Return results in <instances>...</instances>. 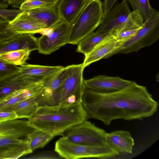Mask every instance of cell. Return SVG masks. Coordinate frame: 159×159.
<instances>
[{"instance_id": "6da1fadb", "label": "cell", "mask_w": 159, "mask_h": 159, "mask_svg": "<svg viewBox=\"0 0 159 159\" xmlns=\"http://www.w3.org/2000/svg\"><path fill=\"white\" fill-rule=\"evenodd\" d=\"M81 103L88 118L109 125L113 120H143L156 112L158 102L146 87L132 81L119 90L100 93L85 87Z\"/></svg>"}, {"instance_id": "7a4b0ae2", "label": "cell", "mask_w": 159, "mask_h": 159, "mask_svg": "<svg viewBox=\"0 0 159 159\" xmlns=\"http://www.w3.org/2000/svg\"><path fill=\"white\" fill-rule=\"evenodd\" d=\"M88 119L81 102H77L66 107H38L28 120L36 129L57 136Z\"/></svg>"}, {"instance_id": "3957f363", "label": "cell", "mask_w": 159, "mask_h": 159, "mask_svg": "<svg viewBox=\"0 0 159 159\" xmlns=\"http://www.w3.org/2000/svg\"><path fill=\"white\" fill-rule=\"evenodd\" d=\"M35 129L25 119L0 123V159H16L32 153L27 137Z\"/></svg>"}, {"instance_id": "277c9868", "label": "cell", "mask_w": 159, "mask_h": 159, "mask_svg": "<svg viewBox=\"0 0 159 159\" xmlns=\"http://www.w3.org/2000/svg\"><path fill=\"white\" fill-rule=\"evenodd\" d=\"M104 17L102 2L101 0H89L71 26L68 43L77 44L82 39L94 32Z\"/></svg>"}, {"instance_id": "5b68a950", "label": "cell", "mask_w": 159, "mask_h": 159, "mask_svg": "<svg viewBox=\"0 0 159 159\" xmlns=\"http://www.w3.org/2000/svg\"><path fill=\"white\" fill-rule=\"evenodd\" d=\"M159 38V12L152 7L148 18L136 34L121 43L109 54V57L117 53L126 54L137 52L156 42Z\"/></svg>"}, {"instance_id": "8992f818", "label": "cell", "mask_w": 159, "mask_h": 159, "mask_svg": "<svg viewBox=\"0 0 159 159\" xmlns=\"http://www.w3.org/2000/svg\"><path fill=\"white\" fill-rule=\"evenodd\" d=\"M54 151L62 158L67 159H109L116 157L120 154L105 144L91 146L78 144L64 136L56 141Z\"/></svg>"}, {"instance_id": "52a82bcc", "label": "cell", "mask_w": 159, "mask_h": 159, "mask_svg": "<svg viewBox=\"0 0 159 159\" xmlns=\"http://www.w3.org/2000/svg\"><path fill=\"white\" fill-rule=\"evenodd\" d=\"M67 76L57 93L59 105L66 107L81 102L85 88L84 83L83 64L72 65L65 67Z\"/></svg>"}, {"instance_id": "ba28073f", "label": "cell", "mask_w": 159, "mask_h": 159, "mask_svg": "<svg viewBox=\"0 0 159 159\" xmlns=\"http://www.w3.org/2000/svg\"><path fill=\"white\" fill-rule=\"evenodd\" d=\"M106 131L85 120L66 130L62 135L71 141L78 144L91 146L104 145Z\"/></svg>"}, {"instance_id": "9c48e42d", "label": "cell", "mask_w": 159, "mask_h": 159, "mask_svg": "<svg viewBox=\"0 0 159 159\" xmlns=\"http://www.w3.org/2000/svg\"><path fill=\"white\" fill-rule=\"evenodd\" d=\"M71 26L62 21L52 27L44 29L37 38L39 53L50 54L68 43Z\"/></svg>"}, {"instance_id": "30bf717a", "label": "cell", "mask_w": 159, "mask_h": 159, "mask_svg": "<svg viewBox=\"0 0 159 159\" xmlns=\"http://www.w3.org/2000/svg\"><path fill=\"white\" fill-rule=\"evenodd\" d=\"M125 0H123L111 9L95 31L98 33L117 32L121 28L131 12Z\"/></svg>"}, {"instance_id": "8fae6325", "label": "cell", "mask_w": 159, "mask_h": 159, "mask_svg": "<svg viewBox=\"0 0 159 159\" xmlns=\"http://www.w3.org/2000/svg\"><path fill=\"white\" fill-rule=\"evenodd\" d=\"M132 81L119 76L99 75L91 79L84 80L86 88L100 93H109L120 90L129 85Z\"/></svg>"}, {"instance_id": "7c38bea8", "label": "cell", "mask_w": 159, "mask_h": 159, "mask_svg": "<svg viewBox=\"0 0 159 159\" xmlns=\"http://www.w3.org/2000/svg\"><path fill=\"white\" fill-rule=\"evenodd\" d=\"M63 67L61 66H46L25 64L19 67L16 73L19 77L30 79L37 83L44 84L48 79Z\"/></svg>"}, {"instance_id": "4fadbf2b", "label": "cell", "mask_w": 159, "mask_h": 159, "mask_svg": "<svg viewBox=\"0 0 159 159\" xmlns=\"http://www.w3.org/2000/svg\"><path fill=\"white\" fill-rule=\"evenodd\" d=\"M43 89V84H34L12 93L0 99V111L8 110L21 101L38 97Z\"/></svg>"}, {"instance_id": "5bb4252c", "label": "cell", "mask_w": 159, "mask_h": 159, "mask_svg": "<svg viewBox=\"0 0 159 159\" xmlns=\"http://www.w3.org/2000/svg\"><path fill=\"white\" fill-rule=\"evenodd\" d=\"M104 144L120 153L131 154L134 145V141L130 132L126 130H116L105 133Z\"/></svg>"}, {"instance_id": "9a60e30c", "label": "cell", "mask_w": 159, "mask_h": 159, "mask_svg": "<svg viewBox=\"0 0 159 159\" xmlns=\"http://www.w3.org/2000/svg\"><path fill=\"white\" fill-rule=\"evenodd\" d=\"M23 12L28 17L42 25L45 29L51 28L61 21L58 11L57 4L40 7L24 11Z\"/></svg>"}, {"instance_id": "2e32d148", "label": "cell", "mask_w": 159, "mask_h": 159, "mask_svg": "<svg viewBox=\"0 0 159 159\" xmlns=\"http://www.w3.org/2000/svg\"><path fill=\"white\" fill-rule=\"evenodd\" d=\"M23 12L9 21L4 30L17 35L40 33L45 29L43 26L25 15Z\"/></svg>"}, {"instance_id": "e0dca14e", "label": "cell", "mask_w": 159, "mask_h": 159, "mask_svg": "<svg viewBox=\"0 0 159 159\" xmlns=\"http://www.w3.org/2000/svg\"><path fill=\"white\" fill-rule=\"evenodd\" d=\"M89 0H60L57 4L61 21L71 26L75 21Z\"/></svg>"}, {"instance_id": "ac0fdd59", "label": "cell", "mask_w": 159, "mask_h": 159, "mask_svg": "<svg viewBox=\"0 0 159 159\" xmlns=\"http://www.w3.org/2000/svg\"><path fill=\"white\" fill-rule=\"evenodd\" d=\"M119 46V43L116 40L114 34L107 38L96 46L88 54L85 56L82 63L85 68L91 63L102 58H106L107 56Z\"/></svg>"}, {"instance_id": "d6986e66", "label": "cell", "mask_w": 159, "mask_h": 159, "mask_svg": "<svg viewBox=\"0 0 159 159\" xmlns=\"http://www.w3.org/2000/svg\"><path fill=\"white\" fill-rule=\"evenodd\" d=\"M33 34H19L8 40L0 42V53L22 49H28L31 51L38 50L37 39Z\"/></svg>"}, {"instance_id": "ffe728a7", "label": "cell", "mask_w": 159, "mask_h": 159, "mask_svg": "<svg viewBox=\"0 0 159 159\" xmlns=\"http://www.w3.org/2000/svg\"><path fill=\"white\" fill-rule=\"evenodd\" d=\"M35 83L31 79L17 76L16 73L0 79V99L12 93Z\"/></svg>"}, {"instance_id": "44dd1931", "label": "cell", "mask_w": 159, "mask_h": 159, "mask_svg": "<svg viewBox=\"0 0 159 159\" xmlns=\"http://www.w3.org/2000/svg\"><path fill=\"white\" fill-rule=\"evenodd\" d=\"M113 34V32L100 34L93 32L78 43L76 52L85 56L103 40Z\"/></svg>"}, {"instance_id": "7402d4cb", "label": "cell", "mask_w": 159, "mask_h": 159, "mask_svg": "<svg viewBox=\"0 0 159 159\" xmlns=\"http://www.w3.org/2000/svg\"><path fill=\"white\" fill-rule=\"evenodd\" d=\"M36 98L21 101L7 111H14L17 115L18 119H28L33 114L38 107L35 100Z\"/></svg>"}, {"instance_id": "603a6c76", "label": "cell", "mask_w": 159, "mask_h": 159, "mask_svg": "<svg viewBox=\"0 0 159 159\" xmlns=\"http://www.w3.org/2000/svg\"><path fill=\"white\" fill-rule=\"evenodd\" d=\"M56 136L49 132L36 129L31 132L27 137L32 150L43 148Z\"/></svg>"}, {"instance_id": "cb8c5ba5", "label": "cell", "mask_w": 159, "mask_h": 159, "mask_svg": "<svg viewBox=\"0 0 159 159\" xmlns=\"http://www.w3.org/2000/svg\"><path fill=\"white\" fill-rule=\"evenodd\" d=\"M32 51L28 49H19L0 53V59L15 66H22L26 64Z\"/></svg>"}, {"instance_id": "d4e9b609", "label": "cell", "mask_w": 159, "mask_h": 159, "mask_svg": "<svg viewBox=\"0 0 159 159\" xmlns=\"http://www.w3.org/2000/svg\"><path fill=\"white\" fill-rule=\"evenodd\" d=\"M131 6L133 11H137L143 18L144 22L148 18L151 6L149 0H125Z\"/></svg>"}, {"instance_id": "484cf974", "label": "cell", "mask_w": 159, "mask_h": 159, "mask_svg": "<svg viewBox=\"0 0 159 159\" xmlns=\"http://www.w3.org/2000/svg\"><path fill=\"white\" fill-rule=\"evenodd\" d=\"M19 69V67L0 59V79L18 72Z\"/></svg>"}, {"instance_id": "4316f807", "label": "cell", "mask_w": 159, "mask_h": 159, "mask_svg": "<svg viewBox=\"0 0 159 159\" xmlns=\"http://www.w3.org/2000/svg\"><path fill=\"white\" fill-rule=\"evenodd\" d=\"M48 5H49L43 0H24L19 9L24 11Z\"/></svg>"}, {"instance_id": "83f0119b", "label": "cell", "mask_w": 159, "mask_h": 159, "mask_svg": "<svg viewBox=\"0 0 159 159\" xmlns=\"http://www.w3.org/2000/svg\"><path fill=\"white\" fill-rule=\"evenodd\" d=\"M9 21L7 19H0V42L8 40L18 35L7 32L4 30Z\"/></svg>"}, {"instance_id": "f1b7e54d", "label": "cell", "mask_w": 159, "mask_h": 159, "mask_svg": "<svg viewBox=\"0 0 159 159\" xmlns=\"http://www.w3.org/2000/svg\"><path fill=\"white\" fill-rule=\"evenodd\" d=\"M23 11L19 9L0 8V19L3 18L10 21Z\"/></svg>"}, {"instance_id": "f546056e", "label": "cell", "mask_w": 159, "mask_h": 159, "mask_svg": "<svg viewBox=\"0 0 159 159\" xmlns=\"http://www.w3.org/2000/svg\"><path fill=\"white\" fill-rule=\"evenodd\" d=\"M18 118L16 113L12 111H0V123Z\"/></svg>"}, {"instance_id": "4dcf8cb0", "label": "cell", "mask_w": 159, "mask_h": 159, "mask_svg": "<svg viewBox=\"0 0 159 159\" xmlns=\"http://www.w3.org/2000/svg\"><path fill=\"white\" fill-rule=\"evenodd\" d=\"M30 158L34 159H59L62 158L56 152H41L33 155Z\"/></svg>"}, {"instance_id": "1f68e13d", "label": "cell", "mask_w": 159, "mask_h": 159, "mask_svg": "<svg viewBox=\"0 0 159 159\" xmlns=\"http://www.w3.org/2000/svg\"><path fill=\"white\" fill-rule=\"evenodd\" d=\"M117 0H103V8L104 16L112 8Z\"/></svg>"}, {"instance_id": "d6a6232c", "label": "cell", "mask_w": 159, "mask_h": 159, "mask_svg": "<svg viewBox=\"0 0 159 159\" xmlns=\"http://www.w3.org/2000/svg\"><path fill=\"white\" fill-rule=\"evenodd\" d=\"M9 5L14 8H18L23 0H8Z\"/></svg>"}, {"instance_id": "836d02e7", "label": "cell", "mask_w": 159, "mask_h": 159, "mask_svg": "<svg viewBox=\"0 0 159 159\" xmlns=\"http://www.w3.org/2000/svg\"><path fill=\"white\" fill-rule=\"evenodd\" d=\"M9 6L8 0H0V8H7Z\"/></svg>"}, {"instance_id": "e575fe53", "label": "cell", "mask_w": 159, "mask_h": 159, "mask_svg": "<svg viewBox=\"0 0 159 159\" xmlns=\"http://www.w3.org/2000/svg\"><path fill=\"white\" fill-rule=\"evenodd\" d=\"M49 5L56 4L60 0H43Z\"/></svg>"}, {"instance_id": "d590c367", "label": "cell", "mask_w": 159, "mask_h": 159, "mask_svg": "<svg viewBox=\"0 0 159 159\" xmlns=\"http://www.w3.org/2000/svg\"><path fill=\"white\" fill-rule=\"evenodd\" d=\"M24 0H23V2L24 1Z\"/></svg>"}]
</instances>
